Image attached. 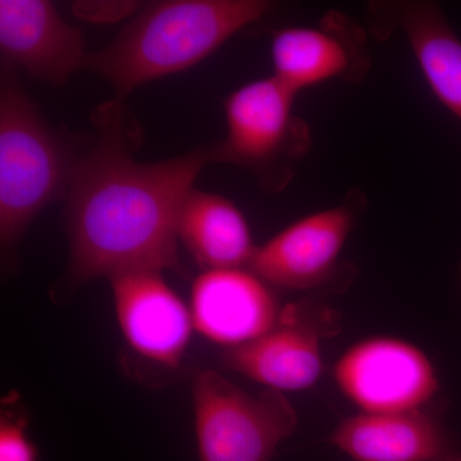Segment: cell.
<instances>
[{"mask_svg":"<svg viewBox=\"0 0 461 461\" xmlns=\"http://www.w3.org/2000/svg\"><path fill=\"white\" fill-rule=\"evenodd\" d=\"M98 138L75 159L67 189L65 223L72 284L131 271L181 272L177 223L211 148L160 162L132 154L139 124L120 100L99 107Z\"/></svg>","mask_w":461,"mask_h":461,"instance_id":"obj_1","label":"cell"},{"mask_svg":"<svg viewBox=\"0 0 461 461\" xmlns=\"http://www.w3.org/2000/svg\"><path fill=\"white\" fill-rule=\"evenodd\" d=\"M272 7L264 0L149 3L111 44L87 56L86 68L123 99L142 85L198 65Z\"/></svg>","mask_w":461,"mask_h":461,"instance_id":"obj_2","label":"cell"},{"mask_svg":"<svg viewBox=\"0 0 461 461\" xmlns=\"http://www.w3.org/2000/svg\"><path fill=\"white\" fill-rule=\"evenodd\" d=\"M75 159L2 60L0 78V242L14 253L26 230L51 202L66 195Z\"/></svg>","mask_w":461,"mask_h":461,"instance_id":"obj_3","label":"cell"},{"mask_svg":"<svg viewBox=\"0 0 461 461\" xmlns=\"http://www.w3.org/2000/svg\"><path fill=\"white\" fill-rule=\"evenodd\" d=\"M297 94L277 78L253 81L224 102L227 135L211 147V162L249 169L266 190L281 191L312 147V133L295 114Z\"/></svg>","mask_w":461,"mask_h":461,"instance_id":"obj_4","label":"cell"},{"mask_svg":"<svg viewBox=\"0 0 461 461\" xmlns=\"http://www.w3.org/2000/svg\"><path fill=\"white\" fill-rule=\"evenodd\" d=\"M199 461H272L295 432L297 414L280 391L250 395L214 371L191 384Z\"/></svg>","mask_w":461,"mask_h":461,"instance_id":"obj_5","label":"cell"},{"mask_svg":"<svg viewBox=\"0 0 461 461\" xmlns=\"http://www.w3.org/2000/svg\"><path fill=\"white\" fill-rule=\"evenodd\" d=\"M339 390L362 412L418 411L435 396V366L418 346L372 338L346 350L335 366Z\"/></svg>","mask_w":461,"mask_h":461,"instance_id":"obj_6","label":"cell"},{"mask_svg":"<svg viewBox=\"0 0 461 461\" xmlns=\"http://www.w3.org/2000/svg\"><path fill=\"white\" fill-rule=\"evenodd\" d=\"M335 327L330 312L304 304L285 306L268 332L248 344L224 348L223 366L280 393L306 390L321 377V341Z\"/></svg>","mask_w":461,"mask_h":461,"instance_id":"obj_7","label":"cell"},{"mask_svg":"<svg viewBox=\"0 0 461 461\" xmlns=\"http://www.w3.org/2000/svg\"><path fill=\"white\" fill-rule=\"evenodd\" d=\"M159 271H131L109 278L115 315L130 348L149 362L177 369L189 348L190 306Z\"/></svg>","mask_w":461,"mask_h":461,"instance_id":"obj_8","label":"cell"},{"mask_svg":"<svg viewBox=\"0 0 461 461\" xmlns=\"http://www.w3.org/2000/svg\"><path fill=\"white\" fill-rule=\"evenodd\" d=\"M359 200L355 196L290 224L257 248L248 269L268 285L291 290L324 284L353 230Z\"/></svg>","mask_w":461,"mask_h":461,"instance_id":"obj_9","label":"cell"},{"mask_svg":"<svg viewBox=\"0 0 461 461\" xmlns=\"http://www.w3.org/2000/svg\"><path fill=\"white\" fill-rule=\"evenodd\" d=\"M271 56L273 77L296 94L335 78L357 83L371 62L366 32L338 12L326 14L315 26L278 30Z\"/></svg>","mask_w":461,"mask_h":461,"instance_id":"obj_10","label":"cell"},{"mask_svg":"<svg viewBox=\"0 0 461 461\" xmlns=\"http://www.w3.org/2000/svg\"><path fill=\"white\" fill-rule=\"evenodd\" d=\"M2 60L51 86L86 68L83 33L45 0H0Z\"/></svg>","mask_w":461,"mask_h":461,"instance_id":"obj_11","label":"cell"},{"mask_svg":"<svg viewBox=\"0 0 461 461\" xmlns=\"http://www.w3.org/2000/svg\"><path fill=\"white\" fill-rule=\"evenodd\" d=\"M194 329L226 348L253 341L273 329L282 309L269 285L248 268L204 271L191 288Z\"/></svg>","mask_w":461,"mask_h":461,"instance_id":"obj_12","label":"cell"},{"mask_svg":"<svg viewBox=\"0 0 461 461\" xmlns=\"http://www.w3.org/2000/svg\"><path fill=\"white\" fill-rule=\"evenodd\" d=\"M382 36L399 30L430 90L461 120V41L439 5L430 2L382 3L373 7Z\"/></svg>","mask_w":461,"mask_h":461,"instance_id":"obj_13","label":"cell"},{"mask_svg":"<svg viewBox=\"0 0 461 461\" xmlns=\"http://www.w3.org/2000/svg\"><path fill=\"white\" fill-rule=\"evenodd\" d=\"M330 441L355 461H437L453 453L444 427L421 409L360 412L342 420Z\"/></svg>","mask_w":461,"mask_h":461,"instance_id":"obj_14","label":"cell"},{"mask_svg":"<svg viewBox=\"0 0 461 461\" xmlns=\"http://www.w3.org/2000/svg\"><path fill=\"white\" fill-rule=\"evenodd\" d=\"M177 233L204 271L249 268L258 248L238 206L222 195L198 189L182 205Z\"/></svg>","mask_w":461,"mask_h":461,"instance_id":"obj_15","label":"cell"},{"mask_svg":"<svg viewBox=\"0 0 461 461\" xmlns=\"http://www.w3.org/2000/svg\"><path fill=\"white\" fill-rule=\"evenodd\" d=\"M0 461H38V450L27 436V423L14 412L2 411Z\"/></svg>","mask_w":461,"mask_h":461,"instance_id":"obj_16","label":"cell"},{"mask_svg":"<svg viewBox=\"0 0 461 461\" xmlns=\"http://www.w3.org/2000/svg\"><path fill=\"white\" fill-rule=\"evenodd\" d=\"M437 461H461V454L454 453L453 451V453L446 455L445 457Z\"/></svg>","mask_w":461,"mask_h":461,"instance_id":"obj_17","label":"cell"}]
</instances>
